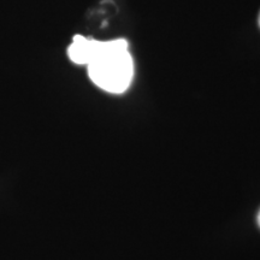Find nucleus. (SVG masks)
<instances>
[{"label":"nucleus","instance_id":"obj_1","mask_svg":"<svg viewBox=\"0 0 260 260\" xmlns=\"http://www.w3.org/2000/svg\"><path fill=\"white\" fill-rule=\"evenodd\" d=\"M92 82L107 93L122 94L129 88L134 77V61L125 39L105 41L100 52L87 65Z\"/></svg>","mask_w":260,"mask_h":260},{"label":"nucleus","instance_id":"obj_2","mask_svg":"<svg viewBox=\"0 0 260 260\" xmlns=\"http://www.w3.org/2000/svg\"><path fill=\"white\" fill-rule=\"evenodd\" d=\"M105 41H98L82 35H75L73 42L68 47V57L77 65H88L104 47Z\"/></svg>","mask_w":260,"mask_h":260},{"label":"nucleus","instance_id":"obj_3","mask_svg":"<svg viewBox=\"0 0 260 260\" xmlns=\"http://www.w3.org/2000/svg\"><path fill=\"white\" fill-rule=\"evenodd\" d=\"M256 220H258V225L260 226V211H259V213H258V217H256Z\"/></svg>","mask_w":260,"mask_h":260},{"label":"nucleus","instance_id":"obj_4","mask_svg":"<svg viewBox=\"0 0 260 260\" xmlns=\"http://www.w3.org/2000/svg\"><path fill=\"white\" fill-rule=\"evenodd\" d=\"M258 22H259V27H260V15H259V19H258Z\"/></svg>","mask_w":260,"mask_h":260}]
</instances>
